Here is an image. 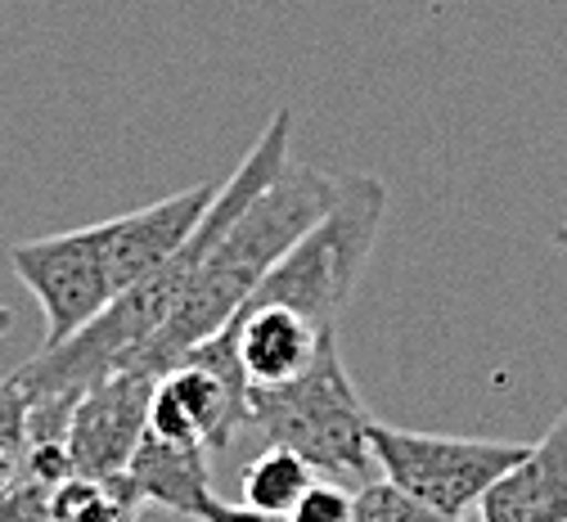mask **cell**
<instances>
[{"instance_id":"obj_1","label":"cell","mask_w":567,"mask_h":522,"mask_svg":"<svg viewBox=\"0 0 567 522\" xmlns=\"http://www.w3.org/2000/svg\"><path fill=\"white\" fill-rule=\"evenodd\" d=\"M342 176L316 172L307 163H284V172L239 212L235 226L212 244L203 257L189 293L181 297V307L167 316V325L131 356L126 369L135 375L163 379L172 365H181L198 342L217 338L261 288V279L279 266V257L289 253L316 221L333 207Z\"/></svg>"},{"instance_id":"obj_2","label":"cell","mask_w":567,"mask_h":522,"mask_svg":"<svg viewBox=\"0 0 567 522\" xmlns=\"http://www.w3.org/2000/svg\"><path fill=\"white\" fill-rule=\"evenodd\" d=\"M248 432H257L266 446H289L320 478L361 491L379 482L374 464V414L365 410L361 392L351 388L347 365L338 351V338L324 342L320 360L302 379L284 388H257L248 392Z\"/></svg>"},{"instance_id":"obj_3","label":"cell","mask_w":567,"mask_h":522,"mask_svg":"<svg viewBox=\"0 0 567 522\" xmlns=\"http://www.w3.org/2000/svg\"><path fill=\"white\" fill-rule=\"evenodd\" d=\"M383 207L388 190L379 176H342L333 207L279 257V266L261 279L248 307H289L320 329H338V316L351 303L365 262L379 244Z\"/></svg>"},{"instance_id":"obj_4","label":"cell","mask_w":567,"mask_h":522,"mask_svg":"<svg viewBox=\"0 0 567 522\" xmlns=\"http://www.w3.org/2000/svg\"><path fill=\"white\" fill-rule=\"evenodd\" d=\"M374 464L410 500L429 504L446 518H468L482 495L501 482L527 446L501 437H442V432H410L374 419Z\"/></svg>"},{"instance_id":"obj_5","label":"cell","mask_w":567,"mask_h":522,"mask_svg":"<svg viewBox=\"0 0 567 522\" xmlns=\"http://www.w3.org/2000/svg\"><path fill=\"white\" fill-rule=\"evenodd\" d=\"M10 266L41 307L45 347L73 342L86 325H95L117 303V288L95 244V226L14 244Z\"/></svg>"},{"instance_id":"obj_6","label":"cell","mask_w":567,"mask_h":522,"mask_svg":"<svg viewBox=\"0 0 567 522\" xmlns=\"http://www.w3.org/2000/svg\"><path fill=\"white\" fill-rule=\"evenodd\" d=\"M158 379L117 369L82 392L73 423H68V460L82 478H117L131 469L140 441L150 432V406H154Z\"/></svg>"},{"instance_id":"obj_7","label":"cell","mask_w":567,"mask_h":522,"mask_svg":"<svg viewBox=\"0 0 567 522\" xmlns=\"http://www.w3.org/2000/svg\"><path fill=\"white\" fill-rule=\"evenodd\" d=\"M221 185H189L181 194H167L158 203H145L126 216H113V221H100L95 226V244H100V257L109 266V279L117 288V297L126 288H135L140 279H150L163 262H172L189 235L198 231V221L207 216L212 198H217Z\"/></svg>"},{"instance_id":"obj_8","label":"cell","mask_w":567,"mask_h":522,"mask_svg":"<svg viewBox=\"0 0 567 522\" xmlns=\"http://www.w3.org/2000/svg\"><path fill=\"white\" fill-rule=\"evenodd\" d=\"M248 423V388L230 383L217 369L198 360H181L154 388L150 406V432L185 446H207V451H226Z\"/></svg>"},{"instance_id":"obj_9","label":"cell","mask_w":567,"mask_h":522,"mask_svg":"<svg viewBox=\"0 0 567 522\" xmlns=\"http://www.w3.org/2000/svg\"><path fill=\"white\" fill-rule=\"evenodd\" d=\"M226 329L235 338L248 392L284 388V383L302 379L307 369L320 360L324 342L338 338L333 329H320L302 311H289V307H248Z\"/></svg>"},{"instance_id":"obj_10","label":"cell","mask_w":567,"mask_h":522,"mask_svg":"<svg viewBox=\"0 0 567 522\" xmlns=\"http://www.w3.org/2000/svg\"><path fill=\"white\" fill-rule=\"evenodd\" d=\"M477 522H567V406L545 437L527 446L523 460L482 495Z\"/></svg>"},{"instance_id":"obj_11","label":"cell","mask_w":567,"mask_h":522,"mask_svg":"<svg viewBox=\"0 0 567 522\" xmlns=\"http://www.w3.org/2000/svg\"><path fill=\"white\" fill-rule=\"evenodd\" d=\"M207 446H185V441H167L145 432L140 451L126 469V478L135 482L140 500L145 504H163L172 513L194 518L198 504L212 495V464H207Z\"/></svg>"},{"instance_id":"obj_12","label":"cell","mask_w":567,"mask_h":522,"mask_svg":"<svg viewBox=\"0 0 567 522\" xmlns=\"http://www.w3.org/2000/svg\"><path fill=\"white\" fill-rule=\"evenodd\" d=\"M316 478L320 473L298 451H289V446H261V451L244 464V504L257 513L289 518Z\"/></svg>"},{"instance_id":"obj_13","label":"cell","mask_w":567,"mask_h":522,"mask_svg":"<svg viewBox=\"0 0 567 522\" xmlns=\"http://www.w3.org/2000/svg\"><path fill=\"white\" fill-rule=\"evenodd\" d=\"M145 500L126 473L117 478H63L50 491V518L54 522H135Z\"/></svg>"},{"instance_id":"obj_14","label":"cell","mask_w":567,"mask_h":522,"mask_svg":"<svg viewBox=\"0 0 567 522\" xmlns=\"http://www.w3.org/2000/svg\"><path fill=\"white\" fill-rule=\"evenodd\" d=\"M357 522H464V518H446L429 504L410 500L405 491H396L388 478H379L357 491Z\"/></svg>"},{"instance_id":"obj_15","label":"cell","mask_w":567,"mask_h":522,"mask_svg":"<svg viewBox=\"0 0 567 522\" xmlns=\"http://www.w3.org/2000/svg\"><path fill=\"white\" fill-rule=\"evenodd\" d=\"M289 518L293 522H357V491L329 478H316Z\"/></svg>"},{"instance_id":"obj_16","label":"cell","mask_w":567,"mask_h":522,"mask_svg":"<svg viewBox=\"0 0 567 522\" xmlns=\"http://www.w3.org/2000/svg\"><path fill=\"white\" fill-rule=\"evenodd\" d=\"M194 522H293V518H275V513H257V509H248V504H226L217 491H212L203 504H198V513H194Z\"/></svg>"},{"instance_id":"obj_17","label":"cell","mask_w":567,"mask_h":522,"mask_svg":"<svg viewBox=\"0 0 567 522\" xmlns=\"http://www.w3.org/2000/svg\"><path fill=\"white\" fill-rule=\"evenodd\" d=\"M554 244H558V248H567V226H558V231H554Z\"/></svg>"}]
</instances>
